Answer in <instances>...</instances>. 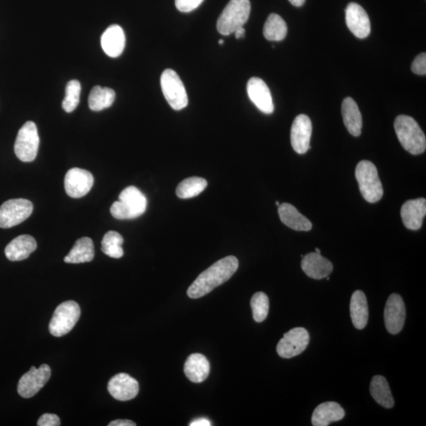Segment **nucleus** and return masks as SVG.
<instances>
[{
  "mask_svg": "<svg viewBox=\"0 0 426 426\" xmlns=\"http://www.w3.org/2000/svg\"><path fill=\"white\" fill-rule=\"evenodd\" d=\"M370 393L374 400L381 406L387 409L394 407V400L392 395L389 385L382 376H374L370 384Z\"/></svg>",
  "mask_w": 426,
  "mask_h": 426,
  "instance_id": "nucleus-28",
  "label": "nucleus"
},
{
  "mask_svg": "<svg viewBox=\"0 0 426 426\" xmlns=\"http://www.w3.org/2000/svg\"><path fill=\"white\" fill-rule=\"evenodd\" d=\"M355 177L359 185L360 192L365 201L369 203H376L382 199L384 194L383 185L378 169L372 162L360 161L355 169Z\"/></svg>",
  "mask_w": 426,
  "mask_h": 426,
  "instance_id": "nucleus-5",
  "label": "nucleus"
},
{
  "mask_svg": "<svg viewBox=\"0 0 426 426\" xmlns=\"http://www.w3.org/2000/svg\"><path fill=\"white\" fill-rule=\"evenodd\" d=\"M412 70L413 73L418 75L426 74V54L425 52L415 57L412 65Z\"/></svg>",
  "mask_w": 426,
  "mask_h": 426,
  "instance_id": "nucleus-36",
  "label": "nucleus"
},
{
  "mask_svg": "<svg viewBox=\"0 0 426 426\" xmlns=\"http://www.w3.org/2000/svg\"><path fill=\"white\" fill-rule=\"evenodd\" d=\"M278 212L282 223L294 231L308 232L312 229V223L291 204L278 205Z\"/></svg>",
  "mask_w": 426,
  "mask_h": 426,
  "instance_id": "nucleus-22",
  "label": "nucleus"
},
{
  "mask_svg": "<svg viewBox=\"0 0 426 426\" xmlns=\"http://www.w3.org/2000/svg\"><path fill=\"white\" fill-rule=\"evenodd\" d=\"M344 416H345V412L340 404L335 402H326L316 407L311 420L314 426H327L331 423L342 420Z\"/></svg>",
  "mask_w": 426,
  "mask_h": 426,
  "instance_id": "nucleus-23",
  "label": "nucleus"
},
{
  "mask_svg": "<svg viewBox=\"0 0 426 426\" xmlns=\"http://www.w3.org/2000/svg\"><path fill=\"white\" fill-rule=\"evenodd\" d=\"M247 94L251 101L265 114L274 112L272 97L269 87L259 78H251L247 83Z\"/></svg>",
  "mask_w": 426,
  "mask_h": 426,
  "instance_id": "nucleus-17",
  "label": "nucleus"
},
{
  "mask_svg": "<svg viewBox=\"0 0 426 426\" xmlns=\"http://www.w3.org/2000/svg\"><path fill=\"white\" fill-rule=\"evenodd\" d=\"M204 0H174L176 7L179 12L188 13L193 12L203 3Z\"/></svg>",
  "mask_w": 426,
  "mask_h": 426,
  "instance_id": "nucleus-35",
  "label": "nucleus"
},
{
  "mask_svg": "<svg viewBox=\"0 0 426 426\" xmlns=\"http://www.w3.org/2000/svg\"><path fill=\"white\" fill-rule=\"evenodd\" d=\"M125 45V37L121 26L112 25L103 32L101 46L108 57L116 58L121 54Z\"/></svg>",
  "mask_w": 426,
  "mask_h": 426,
  "instance_id": "nucleus-20",
  "label": "nucleus"
},
{
  "mask_svg": "<svg viewBox=\"0 0 426 426\" xmlns=\"http://www.w3.org/2000/svg\"><path fill=\"white\" fill-rule=\"evenodd\" d=\"M276 205L278 206V205H280L281 204H280V203H278V201H276Z\"/></svg>",
  "mask_w": 426,
  "mask_h": 426,
  "instance_id": "nucleus-44",
  "label": "nucleus"
},
{
  "mask_svg": "<svg viewBox=\"0 0 426 426\" xmlns=\"http://www.w3.org/2000/svg\"><path fill=\"white\" fill-rule=\"evenodd\" d=\"M349 312L352 323L357 329H363L367 325L369 308L367 297L362 291H356L352 294Z\"/></svg>",
  "mask_w": 426,
  "mask_h": 426,
  "instance_id": "nucleus-26",
  "label": "nucleus"
},
{
  "mask_svg": "<svg viewBox=\"0 0 426 426\" xmlns=\"http://www.w3.org/2000/svg\"><path fill=\"white\" fill-rule=\"evenodd\" d=\"M342 114L344 125L349 133L354 136L361 135L363 128L362 114L357 103L352 98L347 97L342 103Z\"/></svg>",
  "mask_w": 426,
  "mask_h": 426,
  "instance_id": "nucleus-25",
  "label": "nucleus"
},
{
  "mask_svg": "<svg viewBox=\"0 0 426 426\" xmlns=\"http://www.w3.org/2000/svg\"><path fill=\"white\" fill-rule=\"evenodd\" d=\"M184 372L190 381L201 383L209 376L210 365L203 354H192L185 363Z\"/></svg>",
  "mask_w": 426,
  "mask_h": 426,
  "instance_id": "nucleus-24",
  "label": "nucleus"
},
{
  "mask_svg": "<svg viewBox=\"0 0 426 426\" xmlns=\"http://www.w3.org/2000/svg\"><path fill=\"white\" fill-rule=\"evenodd\" d=\"M94 183V176L90 172L78 168H71L65 174V190L70 198H83L90 192Z\"/></svg>",
  "mask_w": 426,
  "mask_h": 426,
  "instance_id": "nucleus-12",
  "label": "nucleus"
},
{
  "mask_svg": "<svg viewBox=\"0 0 426 426\" xmlns=\"http://www.w3.org/2000/svg\"><path fill=\"white\" fill-rule=\"evenodd\" d=\"M81 310L74 301L64 302L54 310L49 324V332L54 336L60 337L68 334L80 318Z\"/></svg>",
  "mask_w": 426,
  "mask_h": 426,
  "instance_id": "nucleus-6",
  "label": "nucleus"
},
{
  "mask_svg": "<svg viewBox=\"0 0 426 426\" xmlns=\"http://www.w3.org/2000/svg\"><path fill=\"white\" fill-rule=\"evenodd\" d=\"M346 23L352 34L360 39L367 38L371 32L369 16L362 6L351 3L346 9Z\"/></svg>",
  "mask_w": 426,
  "mask_h": 426,
  "instance_id": "nucleus-16",
  "label": "nucleus"
},
{
  "mask_svg": "<svg viewBox=\"0 0 426 426\" xmlns=\"http://www.w3.org/2000/svg\"><path fill=\"white\" fill-rule=\"evenodd\" d=\"M94 245L92 239L83 237L75 243L68 255L65 256L64 261L69 264L85 263L94 260Z\"/></svg>",
  "mask_w": 426,
  "mask_h": 426,
  "instance_id": "nucleus-27",
  "label": "nucleus"
},
{
  "mask_svg": "<svg viewBox=\"0 0 426 426\" xmlns=\"http://www.w3.org/2000/svg\"><path fill=\"white\" fill-rule=\"evenodd\" d=\"M287 26L280 15L271 14L267 19L263 30L264 37L267 41H281L286 37Z\"/></svg>",
  "mask_w": 426,
  "mask_h": 426,
  "instance_id": "nucleus-30",
  "label": "nucleus"
},
{
  "mask_svg": "<svg viewBox=\"0 0 426 426\" xmlns=\"http://www.w3.org/2000/svg\"><path fill=\"white\" fill-rule=\"evenodd\" d=\"M426 215V200H409L402 206L401 217L404 226L409 230L417 231L423 226Z\"/></svg>",
  "mask_w": 426,
  "mask_h": 426,
  "instance_id": "nucleus-18",
  "label": "nucleus"
},
{
  "mask_svg": "<svg viewBox=\"0 0 426 426\" xmlns=\"http://www.w3.org/2000/svg\"><path fill=\"white\" fill-rule=\"evenodd\" d=\"M316 253L321 254V250L318 248L315 249Z\"/></svg>",
  "mask_w": 426,
  "mask_h": 426,
  "instance_id": "nucleus-42",
  "label": "nucleus"
},
{
  "mask_svg": "<svg viewBox=\"0 0 426 426\" xmlns=\"http://www.w3.org/2000/svg\"><path fill=\"white\" fill-rule=\"evenodd\" d=\"M37 247L36 240L29 234H23L10 242L6 249L5 255L12 261H20L28 258L34 252Z\"/></svg>",
  "mask_w": 426,
  "mask_h": 426,
  "instance_id": "nucleus-21",
  "label": "nucleus"
},
{
  "mask_svg": "<svg viewBox=\"0 0 426 426\" xmlns=\"http://www.w3.org/2000/svg\"><path fill=\"white\" fill-rule=\"evenodd\" d=\"M40 145V136L36 124L26 122L18 133L14 152L21 161L29 163L36 159Z\"/></svg>",
  "mask_w": 426,
  "mask_h": 426,
  "instance_id": "nucleus-7",
  "label": "nucleus"
},
{
  "mask_svg": "<svg viewBox=\"0 0 426 426\" xmlns=\"http://www.w3.org/2000/svg\"><path fill=\"white\" fill-rule=\"evenodd\" d=\"M161 85L163 96L174 110H182L188 105L187 91L176 71L171 69L163 71Z\"/></svg>",
  "mask_w": 426,
  "mask_h": 426,
  "instance_id": "nucleus-8",
  "label": "nucleus"
},
{
  "mask_svg": "<svg viewBox=\"0 0 426 426\" xmlns=\"http://www.w3.org/2000/svg\"><path fill=\"white\" fill-rule=\"evenodd\" d=\"M406 308L403 300L397 294H391L385 308V323L392 335L400 333L405 323Z\"/></svg>",
  "mask_w": 426,
  "mask_h": 426,
  "instance_id": "nucleus-13",
  "label": "nucleus"
},
{
  "mask_svg": "<svg viewBox=\"0 0 426 426\" xmlns=\"http://www.w3.org/2000/svg\"><path fill=\"white\" fill-rule=\"evenodd\" d=\"M34 205L26 199H12L0 206V227L10 228L20 225L31 216Z\"/></svg>",
  "mask_w": 426,
  "mask_h": 426,
  "instance_id": "nucleus-9",
  "label": "nucleus"
},
{
  "mask_svg": "<svg viewBox=\"0 0 426 426\" xmlns=\"http://www.w3.org/2000/svg\"><path fill=\"white\" fill-rule=\"evenodd\" d=\"M253 311L254 319L256 322L264 321L270 311V300L264 292H256L250 301Z\"/></svg>",
  "mask_w": 426,
  "mask_h": 426,
  "instance_id": "nucleus-34",
  "label": "nucleus"
},
{
  "mask_svg": "<svg viewBox=\"0 0 426 426\" xmlns=\"http://www.w3.org/2000/svg\"><path fill=\"white\" fill-rule=\"evenodd\" d=\"M211 425L210 420L205 418L196 419L190 424V426H210Z\"/></svg>",
  "mask_w": 426,
  "mask_h": 426,
  "instance_id": "nucleus-39",
  "label": "nucleus"
},
{
  "mask_svg": "<svg viewBox=\"0 0 426 426\" xmlns=\"http://www.w3.org/2000/svg\"><path fill=\"white\" fill-rule=\"evenodd\" d=\"M302 269L309 277L315 280L329 276L333 271L332 262L321 254L310 253L303 256Z\"/></svg>",
  "mask_w": 426,
  "mask_h": 426,
  "instance_id": "nucleus-19",
  "label": "nucleus"
},
{
  "mask_svg": "<svg viewBox=\"0 0 426 426\" xmlns=\"http://www.w3.org/2000/svg\"><path fill=\"white\" fill-rule=\"evenodd\" d=\"M116 100V92L108 87L97 85L92 88L89 97V106L92 111L101 112L110 108Z\"/></svg>",
  "mask_w": 426,
  "mask_h": 426,
  "instance_id": "nucleus-29",
  "label": "nucleus"
},
{
  "mask_svg": "<svg viewBox=\"0 0 426 426\" xmlns=\"http://www.w3.org/2000/svg\"><path fill=\"white\" fill-rule=\"evenodd\" d=\"M207 185V182L203 178L191 177L185 179L179 184L176 194L181 199H192L203 192Z\"/></svg>",
  "mask_w": 426,
  "mask_h": 426,
  "instance_id": "nucleus-31",
  "label": "nucleus"
},
{
  "mask_svg": "<svg viewBox=\"0 0 426 426\" xmlns=\"http://www.w3.org/2000/svg\"><path fill=\"white\" fill-rule=\"evenodd\" d=\"M239 267V261L234 256H228L216 262L201 272L188 289L190 298H199L206 296L223 283L227 282Z\"/></svg>",
  "mask_w": 426,
  "mask_h": 426,
  "instance_id": "nucleus-1",
  "label": "nucleus"
},
{
  "mask_svg": "<svg viewBox=\"0 0 426 426\" xmlns=\"http://www.w3.org/2000/svg\"><path fill=\"white\" fill-rule=\"evenodd\" d=\"M251 12L250 0H230L218 19L216 28L222 35L229 36L247 23Z\"/></svg>",
  "mask_w": 426,
  "mask_h": 426,
  "instance_id": "nucleus-4",
  "label": "nucleus"
},
{
  "mask_svg": "<svg viewBox=\"0 0 426 426\" xmlns=\"http://www.w3.org/2000/svg\"><path fill=\"white\" fill-rule=\"evenodd\" d=\"M108 389L112 396L119 401L133 400L139 394V382L127 374L114 376L108 382Z\"/></svg>",
  "mask_w": 426,
  "mask_h": 426,
  "instance_id": "nucleus-15",
  "label": "nucleus"
},
{
  "mask_svg": "<svg viewBox=\"0 0 426 426\" xmlns=\"http://www.w3.org/2000/svg\"><path fill=\"white\" fill-rule=\"evenodd\" d=\"M119 201L111 207L113 217L118 220H132L143 215L147 207V199L141 191L135 187L125 188Z\"/></svg>",
  "mask_w": 426,
  "mask_h": 426,
  "instance_id": "nucleus-3",
  "label": "nucleus"
},
{
  "mask_svg": "<svg viewBox=\"0 0 426 426\" xmlns=\"http://www.w3.org/2000/svg\"><path fill=\"white\" fill-rule=\"evenodd\" d=\"M109 426H135L136 423L130 420H116L108 424Z\"/></svg>",
  "mask_w": 426,
  "mask_h": 426,
  "instance_id": "nucleus-38",
  "label": "nucleus"
},
{
  "mask_svg": "<svg viewBox=\"0 0 426 426\" xmlns=\"http://www.w3.org/2000/svg\"><path fill=\"white\" fill-rule=\"evenodd\" d=\"M219 43H220V45H223V40L219 41Z\"/></svg>",
  "mask_w": 426,
  "mask_h": 426,
  "instance_id": "nucleus-43",
  "label": "nucleus"
},
{
  "mask_svg": "<svg viewBox=\"0 0 426 426\" xmlns=\"http://www.w3.org/2000/svg\"><path fill=\"white\" fill-rule=\"evenodd\" d=\"M312 123L305 114H299L294 119L291 130V142L294 151L304 154L310 149Z\"/></svg>",
  "mask_w": 426,
  "mask_h": 426,
  "instance_id": "nucleus-14",
  "label": "nucleus"
},
{
  "mask_svg": "<svg viewBox=\"0 0 426 426\" xmlns=\"http://www.w3.org/2000/svg\"><path fill=\"white\" fill-rule=\"evenodd\" d=\"M81 90V84L78 80H71L65 86V96L62 103L65 112H72L77 108L80 102Z\"/></svg>",
  "mask_w": 426,
  "mask_h": 426,
  "instance_id": "nucleus-33",
  "label": "nucleus"
},
{
  "mask_svg": "<svg viewBox=\"0 0 426 426\" xmlns=\"http://www.w3.org/2000/svg\"><path fill=\"white\" fill-rule=\"evenodd\" d=\"M310 334L304 327H294L283 335L276 352L283 358H292L302 354L309 345Z\"/></svg>",
  "mask_w": 426,
  "mask_h": 426,
  "instance_id": "nucleus-10",
  "label": "nucleus"
},
{
  "mask_svg": "<svg viewBox=\"0 0 426 426\" xmlns=\"http://www.w3.org/2000/svg\"><path fill=\"white\" fill-rule=\"evenodd\" d=\"M305 0H289L293 6L294 7H302L304 5Z\"/></svg>",
  "mask_w": 426,
  "mask_h": 426,
  "instance_id": "nucleus-41",
  "label": "nucleus"
},
{
  "mask_svg": "<svg viewBox=\"0 0 426 426\" xmlns=\"http://www.w3.org/2000/svg\"><path fill=\"white\" fill-rule=\"evenodd\" d=\"M60 419L57 414H45L38 420V426H59L60 425Z\"/></svg>",
  "mask_w": 426,
  "mask_h": 426,
  "instance_id": "nucleus-37",
  "label": "nucleus"
},
{
  "mask_svg": "<svg viewBox=\"0 0 426 426\" xmlns=\"http://www.w3.org/2000/svg\"><path fill=\"white\" fill-rule=\"evenodd\" d=\"M123 242V238L119 233L114 231L107 232L101 242L103 253L112 258H121L124 254L122 247Z\"/></svg>",
  "mask_w": 426,
  "mask_h": 426,
  "instance_id": "nucleus-32",
  "label": "nucleus"
},
{
  "mask_svg": "<svg viewBox=\"0 0 426 426\" xmlns=\"http://www.w3.org/2000/svg\"><path fill=\"white\" fill-rule=\"evenodd\" d=\"M51 374V368L46 364L41 365L38 369L32 367L19 380V394L25 398L34 396L46 385Z\"/></svg>",
  "mask_w": 426,
  "mask_h": 426,
  "instance_id": "nucleus-11",
  "label": "nucleus"
},
{
  "mask_svg": "<svg viewBox=\"0 0 426 426\" xmlns=\"http://www.w3.org/2000/svg\"><path fill=\"white\" fill-rule=\"evenodd\" d=\"M397 138L403 149L413 155L423 154L426 139L423 131L415 120L408 116H398L394 123Z\"/></svg>",
  "mask_w": 426,
  "mask_h": 426,
  "instance_id": "nucleus-2",
  "label": "nucleus"
},
{
  "mask_svg": "<svg viewBox=\"0 0 426 426\" xmlns=\"http://www.w3.org/2000/svg\"><path fill=\"white\" fill-rule=\"evenodd\" d=\"M234 34H236V39H242L245 37V30L244 27H240V28L234 31Z\"/></svg>",
  "mask_w": 426,
  "mask_h": 426,
  "instance_id": "nucleus-40",
  "label": "nucleus"
}]
</instances>
